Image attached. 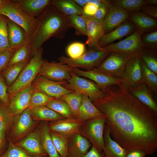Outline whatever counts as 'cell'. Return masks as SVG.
Returning <instances> with one entry per match:
<instances>
[{"label":"cell","instance_id":"1","mask_svg":"<svg viewBox=\"0 0 157 157\" xmlns=\"http://www.w3.org/2000/svg\"><path fill=\"white\" fill-rule=\"evenodd\" d=\"M105 116L113 139L129 151L138 149L147 155L157 150V120L147 107L122 83L107 89L92 102Z\"/></svg>","mask_w":157,"mask_h":157},{"label":"cell","instance_id":"2","mask_svg":"<svg viewBox=\"0 0 157 157\" xmlns=\"http://www.w3.org/2000/svg\"><path fill=\"white\" fill-rule=\"evenodd\" d=\"M38 25L32 40L33 53L44 43L53 37L62 39L72 28L68 17L60 13L52 4L48 6L37 17Z\"/></svg>","mask_w":157,"mask_h":157},{"label":"cell","instance_id":"3","mask_svg":"<svg viewBox=\"0 0 157 157\" xmlns=\"http://www.w3.org/2000/svg\"><path fill=\"white\" fill-rule=\"evenodd\" d=\"M0 14L22 27L26 32L28 40H32L38 25L37 18L28 15L18 3L13 0H5L0 7Z\"/></svg>","mask_w":157,"mask_h":157},{"label":"cell","instance_id":"4","mask_svg":"<svg viewBox=\"0 0 157 157\" xmlns=\"http://www.w3.org/2000/svg\"><path fill=\"white\" fill-rule=\"evenodd\" d=\"M43 48L41 47L35 52L16 79L8 87L7 92L9 100L17 93L30 85L38 76L43 60Z\"/></svg>","mask_w":157,"mask_h":157},{"label":"cell","instance_id":"5","mask_svg":"<svg viewBox=\"0 0 157 157\" xmlns=\"http://www.w3.org/2000/svg\"><path fill=\"white\" fill-rule=\"evenodd\" d=\"M143 33L136 29L125 39L102 48L106 51L121 53L131 57H140L149 49L142 40V36Z\"/></svg>","mask_w":157,"mask_h":157},{"label":"cell","instance_id":"6","mask_svg":"<svg viewBox=\"0 0 157 157\" xmlns=\"http://www.w3.org/2000/svg\"><path fill=\"white\" fill-rule=\"evenodd\" d=\"M111 53L102 48H89L77 58L72 59L62 56L58 60L59 62L72 68L79 67L90 70L98 66Z\"/></svg>","mask_w":157,"mask_h":157},{"label":"cell","instance_id":"7","mask_svg":"<svg viewBox=\"0 0 157 157\" xmlns=\"http://www.w3.org/2000/svg\"><path fill=\"white\" fill-rule=\"evenodd\" d=\"M106 122L105 117L88 120L84 122L79 132L101 153L104 147L103 133Z\"/></svg>","mask_w":157,"mask_h":157},{"label":"cell","instance_id":"8","mask_svg":"<svg viewBox=\"0 0 157 157\" xmlns=\"http://www.w3.org/2000/svg\"><path fill=\"white\" fill-rule=\"evenodd\" d=\"M71 78L62 86L74 91H77L87 96L93 102L103 97L105 93L94 82L80 77L72 71L70 73Z\"/></svg>","mask_w":157,"mask_h":157},{"label":"cell","instance_id":"9","mask_svg":"<svg viewBox=\"0 0 157 157\" xmlns=\"http://www.w3.org/2000/svg\"><path fill=\"white\" fill-rule=\"evenodd\" d=\"M131 58L126 54L112 52L95 68L109 76L123 79L126 64Z\"/></svg>","mask_w":157,"mask_h":157},{"label":"cell","instance_id":"10","mask_svg":"<svg viewBox=\"0 0 157 157\" xmlns=\"http://www.w3.org/2000/svg\"><path fill=\"white\" fill-rule=\"evenodd\" d=\"M39 122L32 118L28 108L14 116L11 129V140L15 143L23 139L34 130Z\"/></svg>","mask_w":157,"mask_h":157},{"label":"cell","instance_id":"11","mask_svg":"<svg viewBox=\"0 0 157 157\" xmlns=\"http://www.w3.org/2000/svg\"><path fill=\"white\" fill-rule=\"evenodd\" d=\"M67 81H54L42 76H37L31 85L35 91L42 92L56 99H60L64 95L74 91L62 86Z\"/></svg>","mask_w":157,"mask_h":157},{"label":"cell","instance_id":"12","mask_svg":"<svg viewBox=\"0 0 157 157\" xmlns=\"http://www.w3.org/2000/svg\"><path fill=\"white\" fill-rule=\"evenodd\" d=\"M73 68L60 62H49L43 60L38 76L56 81H67L71 78Z\"/></svg>","mask_w":157,"mask_h":157},{"label":"cell","instance_id":"13","mask_svg":"<svg viewBox=\"0 0 157 157\" xmlns=\"http://www.w3.org/2000/svg\"><path fill=\"white\" fill-rule=\"evenodd\" d=\"M72 71L78 76L84 77L92 80L104 93L111 86L120 85L124 81L122 79L109 76L98 71L95 68L85 71L78 68H73Z\"/></svg>","mask_w":157,"mask_h":157},{"label":"cell","instance_id":"14","mask_svg":"<svg viewBox=\"0 0 157 157\" xmlns=\"http://www.w3.org/2000/svg\"><path fill=\"white\" fill-rule=\"evenodd\" d=\"M123 85L128 89L140 83H143V75L141 59L140 56L130 58L126 65Z\"/></svg>","mask_w":157,"mask_h":157},{"label":"cell","instance_id":"15","mask_svg":"<svg viewBox=\"0 0 157 157\" xmlns=\"http://www.w3.org/2000/svg\"><path fill=\"white\" fill-rule=\"evenodd\" d=\"M15 144L34 157L48 156L42 146L38 127Z\"/></svg>","mask_w":157,"mask_h":157},{"label":"cell","instance_id":"16","mask_svg":"<svg viewBox=\"0 0 157 157\" xmlns=\"http://www.w3.org/2000/svg\"><path fill=\"white\" fill-rule=\"evenodd\" d=\"M84 122L78 118H65L51 121L48 123V126L50 131L70 137L79 133Z\"/></svg>","mask_w":157,"mask_h":157},{"label":"cell","instance_id":"17","mask_svg":"<svg viewBox=\"0 0 157 157\" xmlns=\"http://www.w3.org/2000/svg\"><path fill=\"white\" fill-rule=\"evenodd\" d=\"M129 12L117 6H113L109 9L102 24L105 34L109 32L129 19Z\"/></svg>","mask_w":157,"mask_h":157},{"label":"cell","instance_id":"18","mask_svg":"<svg viewBox=\"0 0 157 157\" xmlns=\"http://www.w3.org/2000/svg\"><path fill=\"white\" fill-rule=\"evenodd\" d=\"M129 92L157 116V104L153 92L144 83H140L127 89Z\"/></svg>","mask_w":157,"mask_h":157},{"label":"cell","instance_id":"19","mask_svg":"<svg viewBox=\"0 0 157 157\" xmlns=\"http://www.w3.org/2000/svg\"><path fill=\"white\" fill-rule=\"evenodd\" d=\"M35 91L31 85L20 91L9 100L8 107L13 116L28 108L30 99Z\"/></svg>","mask_w":157,"mask_h":157},{"label":"cell","instance_id":"20","mask_svg":"<svg viewBox=\"0 0 157 157\" xmlns=\"http://www.w3.org/2000/svg\"><path fill=\"white\" fill-rule=\"evenodd\" d=\"M85 20L87 24V39L85 44L90 49L99 47L100 41L105 33L102 23L99 22L92 17L81 15Z\"/></svg>","mask_w":157,"mask_h":157},{"label":"cell","instance_id":"21","mask_svg":"<svg viewBox=\"0 0 157 157\" xmlns=\"http://www.w3.org/2000/svg\"><path fill=\"white\" fill-rule=\"evenodd\" d=\"M92 146L90 142L80 133L70 136L67 151V157H82Z\"/></svg>","mask_w":157,"mask_h":157},{"label":"cell","instance_id":"22","mask_svg":"<svg viewBox=\"0 0 157 157\" xmlns=\"http://www.w3.org/2000/svg\"><path fill=\"white\" fill-rule=\"evenodd\" d=\"M133 24L129 20L119 26L112 31L105 34L99 42V47L102 48L112 44L115 41L119 39L133 33L136 29Z\"/></svg>","mask_w":157,"mask_h":157},{"label":"cell","instance_id":"23","mask_svg":"<svg viewBox=\"0 0 157 157\" xmlns=\"http://www.w3.org/2000/svg\"><path fill=\"white\" fill-rule=\"evenodd\" d=\"M7 20L10 48L17 49L31 41L22 27L7 17Z\"/></svg>","mask_w":157,"mask_h":157},{"label":"cell","instance_id":"24","mask_svg":"<svg viewBox=\"0 0 157 157\" xmlns=\"http://www.w3.org/2000/svg\"><path fill=\"white\" fill-rule=\"evenodd\" d=\"M105 157H126L129 151L121 146L111 138L110 130L106 124L103 133Z\"/></svg>","mask_w":157,"mask_h":157},{"label":"cell","instance_id":"25","mask_svg":"<svg viewBox=\"0 0 157 157\" xmlns=\"http://www.w3.org/2000/svg\"><path fill=\"white\" fill-rule=\"evenodd\" d=\"M129 19L136 29L144 33L156 28L157 20L142 12L129 13Z\"/></svg>","mask_w":157,"mask_h":157},{"label":"cell","instance_id":"26","mask_svg":"<svg viewBox=\"0 0 157 157\" xmlns=\"http://www.w3.org/2000/svg\"><path fill=\"white\" fill-rule=\"evenodd\" d=\"M29 15L37 18L52 3L53 0H13Z\"/></svg>","mask_w":157,"mask_h":157},{"label":"cell","instance_id":"27","mask_svg":"<svg viewBox=\"0 0 157 157\" xmlns=\"http://www.w3.org/2000/svg\"><path fill=\"white\" fill-rule=\"evenodd\" d=\"M105 117L103 113L93 104L86 95L82 94L78 119L85 122L94 118Z\"/></svg>","mask_w":157,"mask_h":157},{"label":"cell","instance_id":"28","mask_svg":"<svg viewBox=\"0 0 157 157\" xmlns=\"http://www.w3.org/2000/svg\"><path fill=\"white\" fill-rule=\"evenodd\" d=\"M47 122H42L38 127L42 146L49 157H60L53 142Z\"/></svg>","mask_w":157,"mask_h":157},{"label":"cell","instance_id":"29","mask_svg":"<svg viewBox=\"0 0 157 157\" xmlns=\"http://www.w3.org/2000/svg\"><path fill=\"white\" fill-rule=\"evenodd\" d=\"M28 108L32 118L35 121L51 122L65 118L46 106H36Z\"/></svg>","mask_w":157,"mask_h":157},{"label":"cell","instance_id":"30","mask_svg":"<svg viewBox=\"0 0 157 157\" xmlns=\"http://www.w3.org/2000/svg\"><path fill=\"white\" fill-rule=\"evenodd\" d=\"M52 4L60 13L68 17L83 14V8L74 0H53Z\"/></svg>","mask_w":157,"mask_h":157},{"label":"cell","instance_id":"31","mask_svg":"<svg viewBox=\"0 0 157 157\" xmlns=\"http://www.w3.org/2000/svg\"><path fill=\"white\" fill-rule=\"evenodd\" d=\"M32 40L28 41L18 49L11 57L8 66L25 61H29L33 55Z\"/></svg>","mask_w":157,"mask_h":157},{"label":"cell","instance_id":"32","mask_svg":"<svg viewBox=\"0 0 157 157\" xmlns=\"http://www.w3.org/2000/svg\"><path fill=\"white\" fill-rule=\"evenodd\" d=\"M29 61H23L8 66L1 72V74L8 87L14 82Z\"/></svg>","mask_w":157,"mask_h":157},{"label":"cell","instance_id":"33","mask_svg":"<svg viewBox=\"0 0 157 157\" xmlns=\"http://www.w3.org/2000/svg\"><path fill=\"white\" fill-rule=\"evenodd\" d=\"M46 106L65 118H75L67 103L62 99H55L49 101Z\"/></svg>","mask_w":157,"mask_h":157},{"label":"cell","instance_id":"34","mask_svg":"<svg viewBox=\"0 0 157 157\" xmlns=\"http://www.w3.org/2000/svg\"><path fill=\"white\" fill-rule=\"evenodd\" d=\"M50 133L55 147L60 157H67L69 137L55 132L50 131Z\"/></svg>","mask_w":157,"mask_h":157},{"label":"cell","instance_id":"35","mask_svg":"<svg viewBox=\"0 0 157 157\" xmlns=\"http://www.w3.org/2000/svg\"><path fill=\"white\" fill-rule=\"evenodd\" d=\"M111 4L120 7L129 13L140 11L142 6L147 4L144 0H112Z\"/></svg>","mask_w":157,"mask_h":157},{"label":"cell","instance_id":"36","mask_svg":"<svg viewBox=\"0 0 157 157\" xmlns=\"http://www.w3.org/2000/svg\"><path fill=\"white\" fill-rule=\"evenodd\" d=\"M82 98V94L77 91L64 95L61 99L67 103L75 118H78L79 108Z\"/></svg>","mask_w":157,"mask_h":157},{"label":"cell","instance_id":"37","mask_svg":"<svg viewBox=\"0 0 157 157\" xmlns=\"http://www.w3.org/2000/svg\"><path fill=\"white\" fill-rule=\"evenodd\" d=\"M141 60L143 75L142 83L145 84L153 93L157 95L156 74L150 70L141 59Z\"/></svg>","mask_w":157,"mask_h":157},{"label":"cell","instance_id":"38","mask_svg":"<svg viewBox=\"0 0 157 157\" xmlns=\"http://www.w3.org/2000/svg\"><path fill=\"white\" fill-rule=\"evenodd\" d=\"M13 119L8 106L0 102V131L8 133L11 129Z\"/></svg>","mask_w":157,"mask_h":157},{"label":"cell","instance_id":"39","mask_svg":"<svg viewBox=\"0 0 157 157\" xmlns=\"http://www.w3.org/2000/svg\"><path fill=\"white\" fill-rule=\"evenodd\" d=\"M68 18L71 27L75 29L76 35H87L86 23L82 15H73L68 17Z\"/></svg>","mask_w":157,"mask_h":157},{"label":"cell","instance_id":"40","mask_svg":"<svg viewBox=\"0 0 157 157\" xmlns=\"http://www.w3.org/2000/svg\"><path fill=\"white\" fill-rule=\"evenodd\" d=\"M9 48L7 17L0 14V53Z\"/></svg>","mask_w":157,"mask_h":157},{"label":"cell","instance_id":"41","mask_svg":"<svg viewBox=\"0 0 157 157\" xmlns=\"http://www.w3.org/2000/svg\"><path fill=\"white\" fill-rule=\"evenodd\" d=\"M8 149L1 157H34L21 148L16 145L10 138Z\"/></svg>","mask_w":157,"mask_h":157},{"label":"cell","instance_id":"42","mask_svg":"<svg viewBox=\"0 0 157 157\" xmlns=\"http://www.w3.org/2000/svg\"><path fill=\"white\" fill-rule=\"evenodd\" d=\"M55 99L42 92L35 91L31 96L28 108L46 106L49 101Z\"/></svg>","mask_w":157,"mask_h":157},{"label":"cell","instance_id":"43","mask_svg":"<svg viewBox=\"0 0 157 157\" xmlns=\"http://www.w3.org/2000/svg\"><path fill=\"white\" fill-rule=\"evenodd\" d=\"M66 51L69 58H77L85 52V44L79 42H72L67 46Z\"/></svg>","mask_w":157,"mask_h":157},{"label":"cell","instance_id":"44","mask_svg":"<svg viewBox=\"0 0 157 157\" xmlns=\"http://www.w3.org/2000/svg\"><path fill=\"white\" fill-rule=\"evenodd\" d=\"M148 49L140 56L147 67L151 71L157 74V59L151 53H149Z\"/></svg>","mask_w":157,"mask_h":157},{"label":"cell","instance_id":"45","mask_svg":"<svg viewBox=\"0 0 157 157\" xmlns=\"http://www.w3.org/2000/svg\"><path fill=\"white\" fill-rule=\"evenodd\" d=\"M113 6L110 0H102L95 13L92 17L99 22L102 23L109 9Z\"/></svg>","mask_w":157,"mask_h":157},{"label":"cell","instance_id":"46","mask_svg":"<svg viewBox=\"0 0 157 157\" xmlns=\"http://www.w3.org/2000/svg\"><path fill=\"white\" fill-rule=\"evenodd\" d=\"M17 49L10 48L0 53V74L8 66L11 57Z\"/></svg>","mask_w":157,"mask_h":157},{"label":"cell","instance_id":"47","mask_svg":"<svg viewBox=\"0 0 157 157\" xmlns=\"http://www.w3.org/2000/svg\"><path fill=\"white\" fill-rule=\"evenodd\" d=\"M142 40L148 49H157V31H154L145 35L142 38Z\"/></svg>","mask_w":157,"mask_h":157},{"label":"cell","instance_id":"48","mask_svg":"<svg viewBox=\"0 0 157 157\" xmlns=\"http://www.w3.org/2000/svg\"><path fill=\"white\" fill-rule=\"evenodd\" d=\"M8 88L4 78L0 74V102L8 106L9 98L7 92Z\"/></svg>","mask_w":157,"mask_h":157},{"label":"cell","instance_id":"49","mask_svg":"<svg viewBox=\"0 0 157 157\" xmlns=\"http://www.w3.org/2000/svg\"><path fill=\"white\" fill-rule=\"evenodd\" d=\"M140 10L147 15L155 19L157 18V7L156 6L145 4L142 7Z\"/></svg>","mask_w":157,"mask_h":157},{"label":"cell","instance_id":"50","mask_svg":"<svg viewBox=\"0 0 157 157\" xmlns=\"http://www.w3.org/2000/svg\"><path fill=\"white\" fill-rule=\"evenodd\" d=\"M98 8V7L96 4L89 1L83 8V15L86 16L92 17L95 13Z\"/></svg>","mask_w":157,"mask_h":157},{"label":"cell","instance_id":"51","mask_svg":"<svg viewBox=\"0 0 157 157\" xmlns=\"http://www.w3.org/2000/svg\"><path fill=\"white\" fill-rule=\"evenodd\" d=\"M7 133L5 131H0V155L1 156L6 151Z\"/></svg>","mask_w":157,"mask_h":157},{"label":"cell","instance_id":"52","mask_svg":"<svg viewBox=\"0 0 157 157\" xmlns=\"http://www.w3.org/2000/svg\"><path fill=\"white\" fill-rule=\"evenodd\" d=\"M82 157H105L104 152L100 153L94 146H92L90 150Z\"/></svg>","mask_w":157,"mask_h":157},{"label":"cell","instance_id":"53","mask_svg":"<svg viewBox=\"0 0 157 157\" xmlns=\"http://www.w3.org/2000/svg\"><path fill=\"white\" fill-rule=\"evenodd\" d=\"M146 154L144 151L138 149H135L128 152L126 157H145Z\"/></svg>","mask_w":157,"mask_h":157},{"label":"cell","instance_id":"54","mask_svg":"<svg viewBox=\"0 0 157 157\" xmlns=\"http://www.w3.org/2000/svg\"><path fill=\"white\" fill-rule=\"evenodd\" d=\"M90 0H74V1L82 8Z\"/></svg>","mask_w":157,"mask_h":157},{"label":"cell","instance_id":"55","mask_svg":"<svg viewBox=\"0 0 157 157\" xmlns=\"http://www.w3.org/2000/svg\"><path fill=\"white\" fill-rule=\"evenodd\" d=\"M147 4L150 5L157 6V0H144Z\"/></svg>","mask_w":157,"mask_h":157},{"label":"cell","instance_id":"56","mask_svg":"<svg viewBox=\"0 0 157 157\" xmlns=\"http://www.w3.org/2000/svg\"><path fill=\"white\" fill-rule=\"evenodd\" d=\"M5 1V0H0V7Z\"/></svg>","mask_w":157,"mask_h":157},{"label":"cell","instance_id":"57","mask_svg":"<svg viewBox=\"0 0 157 157\" xmlns=\"http://www.w3.org/2000/svg\"><path fill=\"white\" fill-rule=\"evenodd\" d=\"M0 157H1V156L0 155Z\"/></svg>","mask_w":157,"mask_h":157}]
</instances>
